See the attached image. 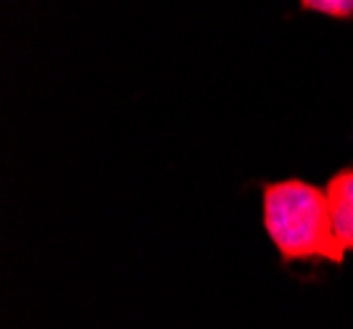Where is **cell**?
Returning a JSON list of instances; mask_svg holds the SVG:
<instances>
[{
  "label": "cell",
  "mask_w": 353,
  "mask_h": 329,
  "mask_svg": "<svg viewBox=\"0 0 353 329\" xmlns=\"http://www.w3.org/2000/svg\"><path fill=\"white\" fill-rule=\"evenodd\" d=\"M261 216L266 235L285 264L327 261L340 266L345 261L322 187L298 177L269 182L264 184Z\"/></svg>",
  "instance_id": "cell-1"
},
{
  "label": "cell",
  "mask_w": 353,
  "mask_h": 329,
  "mask_svg": "<svg viewBox=\"0 0 353 329\" xmlns=\"http://www.w3.org/2000/svg\"><path fill=\"white\" fill-rule=\"evenodd\" d=\"M303 11L314 14H327L332 19H351L353 16V0H303Z\"/></svg>",
  "instance_id": "cell-3"
},
{
  "label": "cell",
  "mask_w": 353,
  "mask_h": 329,
  "mask_svg": "<svg viewBox=\"0 0 353 329\" xmlns=\"http://www.w3.org/2000/svg\"><path fill=\"white\" fill-rule=\"evenodd\" d=\"M327 203L332 216V229L343 253H353V166L340 169L327 180Z\"/></svg>",
  "instance_id": "cell-2"
}]
</instances>
